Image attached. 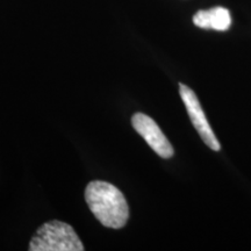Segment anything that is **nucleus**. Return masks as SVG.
Here are the masks:
<instances>
[{
	"label": "nucleus",
	"mask_w": 251,
	"mask_h": 251,
	"mask_svg": "<svg viewBox=\"0 0 251 251\" xmlns=\"http://www.w3.org/2000/svg\"><path fill=\"white\" fill-rule=\"evenodd\" d=\"M85 200L90 211L107 228L120 229L127 224L129 208L120 190L107 181L94 180L86 186Z\"/></svg>",
	"instance_id": "nucleus-1"
},
{
	"label": "nucleus",
	"mask_w": 251,
	"mask_h": 251,
	"mask_svg": "<svg viewBox=\"0 0 251 251\" xmlns=\"http://www.w3.org/2000/svg\"><path fill=\"white\" fill-rule=\"evenodd\" d=\"M30 251H83L80 238L70 225L51 220L37 229L29 243Z\"/></svg>",
	"instance_id": "nucleus-2"
},
{
	"label": "nucleus",
	"mask_w": 251,
	"mask_h": 251,
	"mask_svg": "<svg viewBox=\"0 0 251 251\" xmlns=\"http://www.w3.org/2000/svg\"><path fill=\"white\" fill-rule=\"evenodd\" d=\"M179 93L185 107H186L188 117L191 119V122H192L194 128L199 133L201 140L212 150L219 151L221 149V146H220V142L216 139L215 134L213 133L208 121H207L205 113L202 111V107L197 98L196 93L190 87L184 85V84H179Z\"/></svg>",
	"instance_id": "nucleus-3"
},
{
	"label": "nucleus",
	"mask_w": 251,
	"mask_h": 251,
	"mask_svg": "<svg viewBox=\"0 0 251 251\" xmlns=\"http://www.w3.org/2000/svg\"><path fill=\"white\" fill-rule=\"evenodd\" d=\"M131 125L157 155L162 158H170L174 156L175 151L171 143L151 118L143 113H136L131 118Z\"/></svg>",
	"instance_id": "nucleus-4"
},
{
	"label": "nucleus",
	"mask_w": 251,
	"mask_h": 251,
	"mask_svg": "<svg viewBox=\"0 0 251 251\" xmlns=\"http://www.w3.org/2000/svg\"><path fill=\"white\" fill-rule=\"evenodd\" d=\"M193 23L197 27L203 29L225 31L230 27L231 17L227 8L214 7L207 11L197 12L193 17Z\"/></svg>",
	"instance_id": "nucleus-5"
}]
</instances>
